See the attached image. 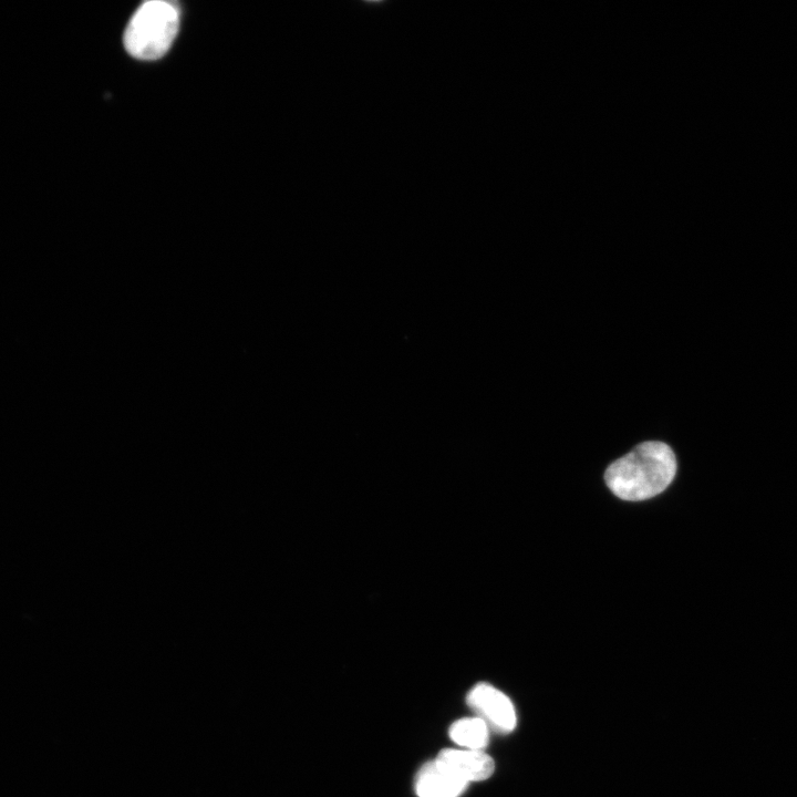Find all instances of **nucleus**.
<instances>
[{
	"instance_id": "39448f33",
	"label": "nucleus",
	"mask_w": 797,
	"mask_h": 797,
	"mask_svg": "<svg viewBox=\"0 0 797 797\" xmlns=\"http://www.w3.org/2000/svg\"><path fill=\"white\" fill-rule=\"evenodd\" d=\"M468 783L438 765L435 759L422 766L415 779L418 797H458Z\"/></svg>"
},
{
	"instance_id": "20e7f679",
	"label": "nucleus",
	"mask_w": 797,
	"mask_h": 797,
	"mask_svg": "<svg viewBox=\"0 0 797 797\" xmlns=\"http://www.w3.org/2000/svg\"><path fill=\"white\" fill-rule=\"evenodd\" d=\"M435 762L467 783L487 779L495 769L493 758L483 751L447 748Z\"/></svg>"
},
{
	"instance_id": "f257e3e1",
	"label": "nucleus",
	"mask_w": 797,
	"mask_h": 797,
	"mask_svg": "<svg viewBox=\"0 0 797 797\" xmlns=\"http://www.w3.org/2000/svg\"><path fill=\"white\" fill-rule=\"evenodd\" d=\"M675 473L673 449L663 442L646 441L612 462L605 469L604 480L619 498L639 501L662 493Z\"/></svg>"
},
{
	"instance_id": "f03ea898",
	"label": "nucleus",
	"mask_w": 797,
	"mask_h": 797,
	"mask_svg": "<svg viewBox=\"0 0 797 797\" xmlns=\"http://www.w3.org/2000/svg\"><path fill=\"white\" fill-rule=\"evenodd\" d=\"M179 25L178 8L167 1L143 3L124 33L127 52L139 60H156L170 48Z\"/></svg>"
},
{
	"instance_id": "7ed1b4c3",
	"label": "nucleus",
	"mask_w": 797,
	"mask_h": 797,
	"mask_svg": "<svg viewBox=\"0 0 797 797\" xmlns=\"http://www.w3.org/2000/svg\"><path fill=\"white\" fill-rule=\"evenodd\" d=\"M466 702L495 731L509 733L516 727L515 707L507 695L487 683L476 684Z\"/></svg>"
},
{
	"instance_id": "423d86ee",
	"label": "nucleus",
	"mask_w": 797,
	"mask_h": 797,
	"mask_svg": "<svg viewBox=\"0 0 797 797\" xmlns=\"http://www.w3.org/2000/svg\"><path fill=\"white\" fill-rule=\"evenodd\" d=\"M449 737L466 749L482 751L489 741L488 725L480 717H465L449 727Z\"/></svg>"
}]
</instances>
